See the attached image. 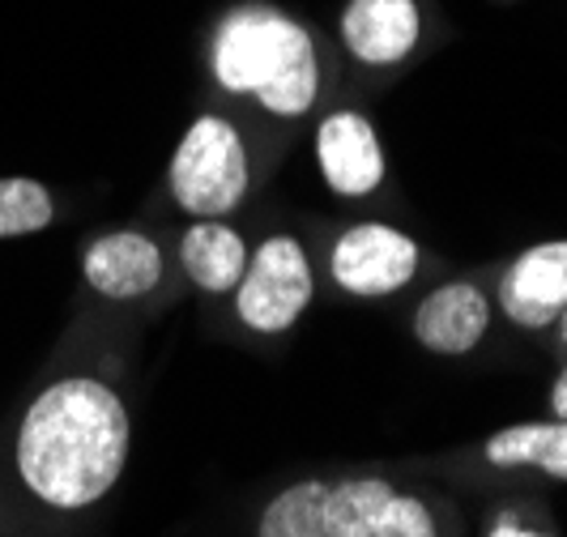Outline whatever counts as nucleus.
I'll return each mask as SVG.
<instances>
[{
	"instance_id": "1",
	"label": "nucleus",
	"mask_w": 567,
	"mask_h": 537,
	"mask_svg": "<svg viewBox=\"0 0 567 537\" xmlns=\"http://www.w3.org/2000/svg\"><path fill=\"white\" fill-rule=\"evenodd\" d=\"M128 435V410L103 380H56L18 426V478L48 508H90L124 474Z\"/></svg>"
},
{
	"instance_id": "2",
	"label": "nucleus",
	"mask_w": 567,
	"mask_h": 537,
	"mask_svg": "<svg viewBox=\"0 0 567 537\" xmlns=\"http://www.w3.org/2000/svg\"><path fill=\"white\" fill-rule=\"evenodd\" d=\"M214 78L230 94H248L265 112L303 115L320 94L312 34L274 4H239L214 34Z\"/></svg>"
},
{
	"instance_id": "3",
	"label": "nucleus",
	"mask_w": 567,
	"mask_h": 537,
	"mask_svg": "<svg viewBox=\"0 0 567 537\" xmlns=\"http://www.w3.org/2000/svg\"><path fill=\"white\" fill-rule=\"evenodd\" d=\"M248 149L223 115H200L171 158V197L193 218H223L248 193Z\"/></svg>"
},
{
	"instance_id": "4",
	"label": "nucleus",
	"mask_w": 567,
	"mask_h": 537,
	"mask_svg": "<svg viewBox=\"0 0 567 537\" xmlns=\"http://www.w3.org/2000/svg\"><path fill=\"white\" fill-rule=\"evenodd\" d=\"M312 303V265L299 239H265L235 286L239 320L256 333H286Z\"/></svg>"
},
{
	"instance_id": "5",
	"label": "nucleus",
	"mask_w": 567,
	"mask_h": 537,
	"mask_svg": "<svg viewBox=\"0 0 567 537\" xmlns=\"http://www.w3.org/2000/svg\"><path fill=\"white\" fill-rule=\"evenodd\" d=\"M414 269H419V244L380 223L350 227L333 248V282L363 299L401 290L414 278Z\"/></svg>"
},
{
	"instance_id": "6",
	"label": "nucleus",
	"mask_w": 567,
	"mask_h": 537,
	"mask_svg": "<svg viewBox=\"0 0 567 537\" xmlns=\"http://www.w3.org/2000/svg\"><path fill=\"white\" fill-rule=\"evenodd\" d=\"M316 163L338 197H368L384 184V154L368 115L333 112L316 133Z\"/></svg>"
},
{
	"instance_id": "7",
	"label": "nucleus",
	"mask_w": 567,
	"mask_h": 537,
	"mask_svg": "<svg viewBox=\"0 0 567 537\" xmlns=\"http://www.w3.org/2000/svg\"><path fill=\"white\" fill-rule=\"evenodd\" d=\"M419 34L423 18L414 0H350L341 13V43L371 69L401 64L419 48Z\"/></svg>"
},
{
	"instance_id": "8",
	"label": "nucleus",
	"mask_w": 567,
	"mask_h": 537,
	"mask_svg": "<svg viewBox=\"0 0 567 537\" xmlns=\"http://www.w3.org/2000/svg\"><path fill=\"white\" fill-rule=\"evenodd\" d=\"M499 303L525 329L555 324L567 311V239H550L520 256L504 278Z\"/></svg>"
},
{
	"instance_id": "9",
	"label": "nucleus",
	"mask_w": 567,
	"mask_h": 537,
	"mask_svg": "<svg viewBox=\"0 0 567 537\" xmlns=\"http://www.w3.org/2000/svg\"><path fill=\"white\" fill-rule=\"evenodd\" d=\"M82 273L90 290L128 303V299H142L163 282V252L154 239H145L137 230H115V235H103L85 248Z\"/></svg>"
},
{
	"instance_id": "10",
	"label": "nucleus",
	"mask_w": 567,
	"mask_h": 537,
	"mask_svg": "<svg viewBox=\"0 0 567 537\" xmlns=\"http://www.w3.org/2000/svg\"><path fill=\"white\" fill-rule=\"evenodd\" d=\"M491 324V303L474 282L431 290L414 316V333L431 354H470Z\"/></svg>"
},
{
	"instance_id": "11",
	"label": "nucleus",
	"mask_w": 567,
	"mask_h": 537,
	"mask_svg": "<svg viewBox=\"0 0 567 537\" xmlns=\"http://www.w3.org/2000/svg\"><path fill=\"white\" fill-rule=\"evenodd\" d=\"M179 265L193 278V286L209 290V295H227L248 269V248L227 223L200 218L197 227L179 239Z\"/></svg>"
},
{
	"instance_id": "12",
	"label": "nucleus",
	"mask_w": 567,
	"mask_h": 537,
	"mask_svg": "<svg viewBox=\"0 0 567 537\" xmlns=\"http://www.w3.org/2000/svg\"><path fill=\"white\" fill-rule=\"evenodd\" d=\"M491 465H534L550 478L567 482V419L559 423H525L508 426L486 440Z\"/></svg>"
},
{
	"instance_id": "13",
	"label": "nucleus",
	"mask_w": 567,
	"mask_h": 537,
	"mask_svg": "<svg viewBox=\"0 0 567 537\" xmlns=\"http://www.w3.org/2000/svg\"><path fill=\"white\" fill-rule=\"evenodd\" d=\"M398 490L384 478H346L324 495V537H371Z\"/></svg>"
},
{
	"instance_id": "14",
	"label": "nucleus",
	"mask_w": 567,
	"mask_h": 537,
	"mask_svg": "<svg viewBox=\"0 0 567 537\" xmlns=\"http://www.w3.org/2000/svg\"><path fill=\"white\" fill-rule=\"evenodd\" d=\"M324 495H329V482L316 478L282 490L265 508L256 537H324Z\"/></svg>"
},
{
	"instance_id": "15",
	"label": "nucleus",
	"mask_w": 567,
	"mask_h": 537,
	"mask_svg": "<svg viewBox=\"0 0 567 537\" xmlns=\"http://www.w3.org/2000/svg\"><path fill=\"white\" fill-rule=\"evenodd\" d=\"M52 214H56L52 193L39 179H22V175L0 179V239L34 235L52 223Z\"/></svg>"
},
{
	"instance_id": "16",
	"label": "nucleus",
	"mask_w": 567,
	"mask_h": 537,
	"mask_svg": "<svg viewBox=\"0 0 567 537\" xmlns=\"http://www.w3.org/2000/svg\"><path fill=\"white\" fill-rule=\"evenodd\" d=\"M371 537H435V520H431L426 504L410 499V495H393L389 508L380 512Z\"/></svg>"
},
{
	"instance_id": "17",
	"label": "nucleus",
	"mask_w": 567,
	"mask_h": 537,
	"mask_svg": "<svg viewBox=\"0 0 567 537\" xmlns=\"http://www.w3.org/2000/svg\"><path fill=\"white\" fill-rule=\"evenodd\" d=\"M550 410L559 414V419H567V371L555 380V393H550Z\"/></svg>"
},
{
	"instance_id": "18",
	"label": "nucleus",
	"mask_w": 567,
	"mask_h": 537,
	"mask_svg": "<svg viewBox=\"0 0 567 537\" xmlns=\"http://www.w3.org/2000/svg\"><path fill=\"white\" fill-rule=\"evenodd\" d=\"M491 537H529V534H520V529H512V525H499Z\"/></svg>"
},
{
	"instance_id": "19",
	"label": "nucleus",
	"mask_w": 567,
	"mask_h": 537,
	"mask_svg": "<svg viewBox=\"0 0 567 537\" xmlns=\"http://www.w3.org/2000/svg\"><path fill=\"white\" fill-rule=\"evenodd\" d=\"M564 338H567V320H564Z\"/></svg>"
}]
</instances>
